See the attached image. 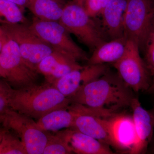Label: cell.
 I'll return each mask as SVG.
<instances>
[{
    "label": "cell",
    "instance_id": "d4e9b609",
    "mask_svg": "<svg viewBox=\"0 0 154 154\" xmlns=\"http://www.w3.org/2000/svg\"><path fill=\"white\" fill-rule=\"evenodd\" d=\"M109 1L110 0H87L85 8L88 15L94 18L101 14L102 10Z\"/></svg>",
    "mask_w": 154,
    "mask_h": 154
},
{
    "label": "cell",
    "instance_id": "484cf974",
    "mask_svg": "<svg viewBox=\"0 0 154 154\" xmlns=\"http://www.w3.org/2000/svg\"><path fill=\"white\" fill-rule=\"evenodd\" d=\"M17 4L21 8L24 9L27 8V0H7Z\"/></svg>",
    "mask_w": 154,
    "mask_h": 154
},
{
    "label": "cell",
    "instance_id": "3957f363",
    "mask_svg": "<svg viewBox=\"0 0 154 154\" xmlns=\"http://www.w3.org/2000/svg\"><path fill=\"white\" fill-rule=\"evenodd\" d=\"M2 40V47L0 52V69L3 79L15 89L25 88L37 83L38 74L26 63L17 43L3 29Z\"/></svg>",
    "mask_w": 154,
    "mask_h": 154
},
{
    "label": "cell",
    "instance_id": "d6986e66",
    "mask_svg": "<svg viewBox=\"0 0 154 154\" xmlns=\"http://www.w3.org/2000/svg\"><path fill=\"white\" fill-rule=\"evenodd\" d=\"M60 0H27V8L41 20L59 21L64 8Z\"/></svg>",
    "mask_w": 154,
    "mask_h": 154
},
{
    "label": "cell",
    "instance_id": "ffe728a7",
    "mask_svg": "<svg viewBox=\"0 0 154 154\" xmlns=\"http://www.w3.org/2000/svg\"><path fill=\"white\" fill-rule=\"evenodd\" d=\"M23 11L15 3L7 0H0V25L27 24Z\"/></svg>",
    "mask_w": 154,
    "mask_h": 154
},
{
    "label": "cell",
    "instance_id": "30bf717a",
    "mask_svg": "<svg viewBox=\"0 0 154 154\" xmlns=\"http://www.w3.org/2000/svg\"><path fill=\"white\" fill-rule=\"evenodd\" d=\"M104 119L112 147L120 152L131 154L137 142L132 116L119 112Z\"/></svg>",
    "mask_w": 154,
    "mask_h": 154
},
{
    "label": "cell",
    "instance_id": "2e32d148",
    "mask_svg": "<svg viewBox=\"0 0 154 154\" xmlns=\"http://www.w3.org/2000/svg\"><path fill=\"white\" fill-rule=\"evenodd\" d=\"M127 0H110L102 10L103 27L111 39L124 36L123 20Z\"/></svg>",
    "mask_w": 154,
    "mask_h": 154
},
{
    "label": "cell",
    "instance_id": "1f68e13d",
    "mask_svg": "<svg viewBox=\"0 0 154 154\" xmlns=\"http://www.w3.org/2000/svg\"><path fill=\"white\" fill-rule=\"evenodd\" d=\"M0 77H3L2 73V71H1V69H0Z\"/></svg>",
    "mask_w": 154,
    "mask_h": 154
},
{
    "label": "cell",
    "instance_id": "f1b7e54d",
    "mask_svg": "<svg viewBox=\"0 0 154 154\" xmlns=\"http://www.w3.org/2000/svg\"><path fill=\"white\" fill-rule=\"evenodd\" d=\"M75 2L79 4L80 5L82 6L85 8V5L87 0H74Z\"/></svg>",
    "mask_w": 154,
    "mask_h": 154
},
{
    "label": "cell",
    "instance_id": "836d02e7",
    "mask_svg": "<svg viewBox=\"0 0 154 154\" xmlns=\"http://www.w3.org/2000/svg\"><path fill=\"white\" fill-rule=\"evenodd\" d=\"M152 112H153V113H154V107L153 110H152Z\"/></svg>",
    "mask_w": 154,
    "mask_h": 154
},
{
    "label": "cell",
    "instance_id": "f546056e",
    "mask_svg": "<svg viewBox=\"0 0 154 154\" xmlns=\"http://www.w3.org/2000/svg\"><path fill=\"white\" fill-rule=\"evenodd\" d=\"M2 29L1 25H0V52L2 50Z\"/></svg>",
    "mask_w": 154,
    "mask_h": 154
},
{
    "label": "cell",
    "instance_id": "e575fe53",
    "mask_svg": "<svg viewBox=\"0 0 154 154\" xmlns=\"http://www.w3.org/2000/svg\"><path fill=\"white\" fill-rule=\"evenodd\" d=\"M60 1H62V2H63V1H64V0H60Z\"/></svg>",
    "mask_w": 154,
    "mask_h": 154
},
{
    "label": "cell",
    "instance_id": "5bb4252c",
    "mask_svg": "<svg viewBox=\"0 0 154 154\" xmlns=\"http://www.w3.org/2000/svg\"><path fill=\"white\" fill-rule=\"evenodd\" d=\"M68 108L76 113L72 126L71 128L112 146V142L104 121L105 117L96 116L72 105Z\"/></svg>",
    "mask_w": 154,
    "mask_h": 154
},
{
    "label": "cell",
    "instance_id": "4dcf8cb0",
    "mask_svg": "<svg viewBox=\"0 0 154 154\" xmlns=\"http://www.w3.org/2000/svg\"><path fill=\"white\" fill-rule=\"evenodd\" d=\"M150 152L152 154H154V142L150 149Z\"/></svg>",
    "mask_w": 154,
    "mask_h": 154
},
{
    "label": "cell",
    "instance_id": "4316f807",
    "mask_svg": "<svg viewBox=\"0 0 154 154\" xmlns=\"http://www.w3.org/2000/svg\"><path fill=\"white\" fill-rule=\"evenodd\" d=\"M153 79L152 80L150 86L148 90L147 91V92L149 94H154V76Z\"/></svg>",
    "mask_w": 154,
    "mask_h": 154
},
{
    "label": "cell",
    "instance_id": "6da1fadb",
    "mask_svg": "<svg viewBox=\"0 0 154 154\" xmlns=\"http://www.w3.org/2000/svg\"><path fill=\"white\" fill-rule=\"evenodd\" d=\"M132 90L118 75L106 72L82 86L68 97L70 104H77L112 114L130 107L134 98Z\"/></svg>",
    "mask_w": 154,
    "mask_h": 154
},
{
    "label": "cell",
    "instance_id": "44dd1931",
    "mask_svg": "<svg viewBox=\"0 0 154 154\" xmlns=\"http://www.w3.org/2000/svg\"><path fill=\"white\" fill-rule=\"evenodd\" d=\"M0 154H28L19 137L8 128L0 143Z\"/></svg>",
    "mask_w": 154,
    "mask_h": 154
},
{
    "label": "cell",
    "instance_id": "e0dca14e",
    "mask_svg": "<svg viewBox=\"0 0 154 154\" xmlns=\"http://www.w3.org/2000/svg\"><path fill=\"white\" fill-rule=\"evenodd\" d=\"M127 39L125 37L111 39L99 45L88 58V65L114 63L122 56L125 51Z\"/></svg>",
    "mask_w": 154,
    "mask_h": 154
},
{
    "label": "cell",
    "instance_id": "9a60e30c",
    "mask_svg": "<svg viewBox=\"0 0 154 154\" xmlns=\"http://www.w3.org/2000/svg\"><path fill=\"white\" fill-rule=\"evenodd\" d=\"M55 132L66 141L73 154H114L110 146L72 128Z\"/></svg>",
    "mask_w": 154,
    "mask_h": 154
},
{
    "label": "cell",
    "instance_id": "9c48e42d",
    "mask_svg": "<svg viewBox=\"0 0 154 154\" xmlns=\"http://www.w3.org/2000/svg\"><path fill=\"white\" fill-rule=\"evenodd\" d=\"M4 125L20 138L28 154H43L49 133L42 130L30 117L12 110Z\"/></svg>",
    "mask_w": 154,
    "mask_h": 154
},
{
    "label": "cell",
    "instance_id": "ba28073f",
    "mask_svg": "<svg viewBox=\"0 0 154 154\" xmlns=\"http://www.w3.org/2000/svg\"><path fill=\"white\" fill-rule=\"evenodd\" d=\"M29 26L54 50L66 54L77 61L88 60L86 52L75 43L68 31L59 21L41 20L34 17Z\"/></svg>",
    "mask_w": 154,
    "mask_h": 154
},
{
    "label": "cell",
    "instance_id": "7c38bea8",
    "mask_svg": "<svg viewBox=\"0 0 154 154\" xmlns=\"http://www.w3.org/2000/svg\"><path fill=\"white\" fill-rule=\"evenodd\" d=\"M130 107L137 136L136 143L131 154L143 153L146 151L153 136L154 114L152 111L144 109L136 97L132 99Z\"/></svg>",
    "mask_w": 154,
    "mask_h": 154
},
{
    "label": "cell",
    "instance_id": "277c9868",
    "mask_svg": "<svg viewBox=\"0 0 154 154\" xmlns=\"http://www.w3.org/2000/svg\"><path fill=\"white\" fill-rule=\"evenodd\" d=\"M86 12L85 8L74 1L64 6L59 22L70 34L76 37L81 43L94 51L105 42V30L97 25Z\"/></svg>",
    "mask_w": 154,
    "mask_h": 154
},
{
    "label": "cell",
    "instance_id": "7a4b0ae2",
    "mask_svg": "<svg viewBox=\"0 0 154 154\" xmlns=\"http://www.w3.org/2000/svg\"><path fill=\"white\" fill-rule=\"evenodd\" d=\"M8 96L13 110L36 120L51 111L67 108L70 105L68 97L46 82L19 89L9 85Z\"/></svg>",
    "mask_w": 154,
    "mask_h": 154
},
{
    "label": "cell",
    "instance_id": "cb8c5ba5",
    "mask_svg": "<svg viewBox=\"0 0 154 154\" xmlns=\"http://www.w3.org/2000/svg\"><path fill=\"white\" fill-rule=\"evenodd\" d=\"M9 84L0 80V122L3 125L10 112L11 108L8 99V90Z\"/></svg>",
    "mask_w": 154,
    "mask_h": 154
},
{
    "label": "cell",
    "instance_id": "52a82bcc",
    "mask_svg": "<svg viewBox=\"0 0 154 154\" xmlns=\"http://www.w3.org/2000/svg\"><path fill=\"white\" fill-rule=\"evenodd\" d=\"M0 25L5 33L17 43L26 63L36 72L38 64L53 51V48L38 37L27 24Z\"/></svg>",
    "mask_w": 154,
    "mask_h": 154
},
{
    "label": "cell",
    "instance_id": "5b68a950",
    "mask_svg": "<svg viewBox=\"0 0 154 154\" xmlns=\"http://www.w3.org/2000/svg\"><path fill=\"white\" fill-rule=\"evenodd\" d=\"M113 66L118 75L132 91L138 92L148 90L152 82L151 75L135 42L127 39L124 54L113 63Z\"/></svg>",
    "mask_w": 154,
    "mask_h": 154
},
{
    "label": "cell",
    "instance_id": "7402d4cb",
    "mask_svg": "<svg viewBox=\"0 0 154 154\" xmlns=\"http://www.w3.org/2000/svg\"><path fill=\"white\" fill-rule=\"evenodd\" d=\"M73 154L65 140L57 132L50 134L43 154Z\"/></svg>",
    "mask_w": 154,
    "mask_h": 154
},
{
    "label": "cell",
    "instance_id": "83f0119b",
    "mask_svg": "<svg viewBox=\"0 0 154 154\" xmlns=\"http://www.w3.org/2000/svg\"><path fill=\"white\" fill-rule=\"evenodd\" d=\"M7 129L8 128L5 127L4 125H0V143L2 138L3 135L5 134Z\"/></svg>",
    "mask_w": 154,
    "mask_h": 154
},
{
    "label": "cell",
    "instance_id": "8fae6325",
    "mask_svg": "<svg viewBox=\"0 0 154 154\" xmlns=\"http://www.w3.org/2000/svg\"><path fill=\"white\" fill-rule=\"evenodd\" d=\"M107 66L102 64L87 65L75 70L61 77L52 84L64 96H72L81 87L107 72Z\"/></svg>",
    "mask_w": 154,
    "mask_h": 154
},
{
    "label": "cell",
    "instance_id": "ac0fdd59",
    "mask_svg": "<svg viewBox=\"0 0 154 154\" xmlns=\"http://www.w3.org/2000/svg\"><path fill=\"white\" fill-rule=\"evenodd\" d=\"M75 112L68 108L53 110L42 116L36 121L42 130L57 132L72 126Z\"/></svg>",
    "mask_w": 154,
    "mask_h": 154
},
{
    "label": "cell",
    "instance_id": "4fadbf2b",
    "mask_svg": "<svg viewBox=\"0 0 154 154\" xmlns=\"http://www.w3.org/2000/svg\"><path fill=\"white\" fill-rule=\"evenodd\" d=\"M84 67L74 58L63 52L54 50L38 64L36 71L38 74L44 77L46 82L52 85L70 72Z\"/></svg>",
    "mask_w": 154,
    "mask_h": 154
},
{
    "label": "cell",
    "instance_id": "d6a6232c",
    "mask_svg": "<svg viewBox=\"0 0 154 154\" xmlns=\"http://www.w3.org/2000/svg\"><path fill=\"white\" fill-rule=\"evenodd\" d=\"M3 125L2 123H1V122H0V125Z\"/></svg>",
    "mask_w": 154,
    "mask_h": 154
},
{
    "label": "cell",
    "instance_id": "8992f818",
    "mask_svg": "<svg viewBox=\"0 0 154 154\" xmlns=\"http://www.w3.org/2000/svg\"><path fill=\"white\" fill-rule=\"evenodd\" d=\"M154 23L152 0H127L125 11L124 36L143 49L148 34Z\"/></svg>",
    "mask_w": 154,
    "mask_h": 154
},
{
    "label": "cell",
    "instance_id": "603a6c76",
    "mask_svg": "<svg viewBox=\"0 0 154 154\" xmlns=\"http://www.w3.org/2000/svg\"><path fill=\"white\" fill-rule=\"evenodd\" d=\"M143 49L146 65L151 76H154V23L149 31Z\"/></svg>",
    "mask_w": 154,
    "mask_h": 154
}]
</instances>
